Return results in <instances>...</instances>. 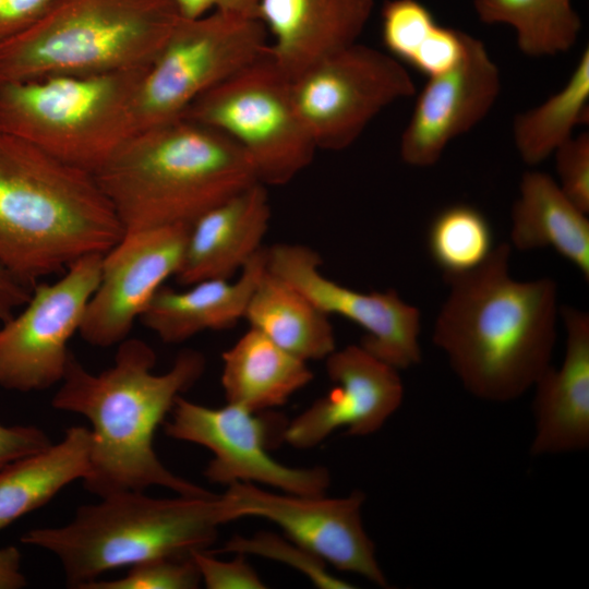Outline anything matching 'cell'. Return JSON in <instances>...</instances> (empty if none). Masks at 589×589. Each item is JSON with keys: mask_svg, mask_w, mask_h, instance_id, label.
Returning a JSON list of instances; mask_svg holds the SVG:
<instances>
[{"mask_svg": "<svg viewBox=\"0 0 589 589\" xmlns=\"http://www.w3.org/2000/svg\"><path fill=\"white\" fill-rule=\"evenodd\" d=\"M465 36L462 31L437 24L409 65L429 77L447 72L462 57Z\"/></svg>", "mask_w": 589, "mask_h": 589, "instance_id": "cell-34", "label": "cell"}, {"mask_svg": "<svg viewBox=\"0 0 589 589\" xmlns=\"http://www.w3.org/2000/svg\"><path fill=\"white\" fill-rule=\"evenodd\" d=\"M148 67L0 81V130L95 175L134 134L135 99Z\"/></svg>", "mask_w": 589, "mask_h": 589, "instance_id": "cell-7", "label": "cell"}, {"mask_svg": "<svg viewBox=\"0 0 589 589\" xmlns=\"http://www.w3.org/2000/svg\"><path fill=\"white\" fill-rule=\"evenodd\" d=\"M50 444L49 436L37 426L0 424V469L17 458L44 449Z\"/></svg>", "mask_w": 589, "mask_h": 589, "instance_id": "cell-36", "label": "cell"}, {"mask_svg": "<svg viewBox=\"0 0 589 589\" xmlns=\"http://www.w3.org/2000/svg\"><path fill=\"white\" fill-rule=\"evenodd\" d=\"M236 518L256 516L278 525L300 546L342 572L386 588L388 581L364 530L361 491L344 497L276 494L253 483L236 482L224 493Z\"/></svg>", "mask_w": 589, "mask_h": 589, "instance_id": "cell-14", "label": "cell"}, {"mask_svg": "<svg viewBox=\"0 0 589 589\" xmlns=\"http://www.w3.org/2000/svg\"><path fill=\"white\" fill-rule=\"evenodd\" d=\"M375 0H261L257 19L273 38L266 51L290 80L358 43Z\"/></svg>", "mask_w": 589, "mask_h": 589, "instance_id": "cell-19", "label": "cell"}, {"mask_svg": "<svg viewBox=\"0 0 589 589\" xmlns=\"http://www.w3.org/2000/svg\"><path fill=\"white\" fill-rule=\"evenodd\" d=\"M91 431L71 426L57 444L0 469V530L49 502L89 470Z\"/></svg>", "mask_w": 589, "mask_h": 589, "instance_id": "cell-24", "label": "cell"}, {"mask_svg": "<svg viewBox=\"0 0 589 589\" xmlns=\"http://www.w3.org/2000/svg\"><path fill=\"white\" fill-rule=\"evenodd\" d=\"M56 0H0V45L36 24Z\"/></svg>", "mask_w": 589, "mask_h": 589, "instance_id": "cell-35", "label": "cell"}, {"mask_svg": "<svg viewBox=\"0 0 589 589\" xmlns=\"http://www.w3.org/2000/svg\"><path fill=\"white\" fill-rule=\"evenodd\" d=\"M228 404L211 408L179 396L166 423L168 436L197 444L213 453L205 477L214 483H262L299 495L325 494L329 471L320 466L293 468L275 460L268 447L284 441L287 423Z\"/></svg>", "mask_w": 589, "mask_h": 589, "instance_id": "cell-12", "label": "cell"}, {"mask_svg": "<svg viewBox=\"0 0 589 589\" xmlns=\"http://www.w3.org/2000/svg\"><path fill=\"white\" fill-rule=\"evenodd\" d=\"M201 582L200 572L189 555L147 560L130 566L121 578H98L81 589H194Z\"/></svg>", "mask_w": 589, "mask_h": 589, "instance_id": "cell-31", "label": "cell"}, {"mask_svg": "<svg viewBox=\"0 0 589 589\" xmlns=\"http://www.w3.org/2000/svg\"><path fill=\"white\" fill-rule=\"evenodd\" d=\"M100 498L80 506L64 526L32 529L21 538L52 553L74 588L108 570L206 550L218 527L237 519L224 494L159 498L122 491Z\"/></svg>", "mask_w": 589, "mask_h": 589, "instance_id": "cell-5", "label": "cell"}, {"mask_svg": "<svg viewBox=\"0 0 589 589\" xmlns=\"http://www.w3.org/2000/svg\"><path fill=\"white\" fill-rule=\"evenodd\" d=\"M103 256L86 254L58 280L36 283L23 310L0 324L2 388L28 393L62 381L72 356L69 341L99 284Z\"/></svg>", "mask_w": 589, "mask_h": 589, "instance_id": "cell-11", "label": "cell"}, {"mask_svg": "<svg viewBox=\"0 0 589 589\" xmlns=\"http://www.w3.org/2000/svg\"><path fill=\"white\" fill-rule=\"evenodd\" d=\"M179 19L173 0H56L0 45V81L148 67Z\"/></svg>", "mask_w": 589, "mask_h": 589, "instance_id": "cell-6", "label": "cell"}, {"mask_svg": "<svg viewBox=\"0 0 589 589\" xmlns=\"http://www.w3.org/2000/svg\"><path fill=\"white\" fill-rule=\"evenodd\" d=\"M182 117L235 142L265 187L293 180L317 149L296 108L291 80L266 49L193 101Z\"/></svg>", "mask_w": 589, "mask_h": 589, "instance_id": "cell-8", "label": "cell"}, {"mask_svg": "<svg viewBox=\"0 0 589 589\" xmlns=\"http://www.w3.org/2000/svg\"><path fill=\"white\" fill-rule=\"evenodd\" d=\"M271 217L267 189L260 182L204 213L190 226L177 283L231 279L263 248Z\"/></svg>", "mask_w": 589, "mask_h": 589, "instance_id": "cell-20", "label": "cell"}, {"mask_svg": "<svg viewBox=\"0 0 589 589\" xmlns=\"http://www.w3.org/2000/svg\"><path fill=\"white\" fill-rule=\"evenodd\" d=\"M266 38L256 17L219 11L180 17L139 87L134 133L182 117L199 97L260 57Z\"/></svg>", "mask_w": 589, "mask_h": 589, "instance_id": "cell-9", "label": "cell"}, {"mask_svg": "<svg viewBox=\"0 0 589 589\" xmlns=\"http://www.w3.org/2000/svg\"><path fill=\"white\" fill-rule=\"evenodd\" d=\"M118 345L113 364L97 374L72 354L51 400L55 409L79 413L92 425L86 490L104 497L158 485L177 495H212L172 473L154 449L155 432L176 399L203 375L204 356L182 350L167 372L156 374V353L147 342L127 337Z\"/></svg>", "mask_w": 589, "mask_h": 589, "instance_id": "cell-2", "label": "cell"}, {"mask_svg": "<svg viewBox=\"0 0 589 589\" xmlns=\"http://www.w3.org/2000/svg\"><path fill=\"white\" fill-rule=\"evenodd\" d=\"M266 269L302 292L322 312L339 315L364 330L360 345L397 370L421 362V313L394 289L361 292L321 272L322 259L301 243L265 247Z\"/></svg>", "mask_w": 589, "mask_h": 589, "instance_id": "cell-13", "label": "cell"}, {"mask_svg": "<svg viewBox=\"0 0 589 589\" xmlns=\"http://www.w3.org/2000/svg\"><path fill=\"white\" fill-rule=\"evenodd\" d=\"M589 49L581 52L568 81L541 105L517 115L513 139L521 160L537 166L588 123Z\"/></svg>", "mask_w": 589, "mask_h": 589, "instance_id": "cell-26", "label": "cell"}, {"mask_svg": "<svg viewBox=\"0 0 589 589\" xmlns=\"http://www.w3.org/2000/svg\"><path fill=\"white\" fill-rule=\"evenodd\" d=\"M265 271L263 247L235 280L206 279L180 291L163 285L139 320L167 344L183 342L205 330L229 329L244 318Z\"/></svg>", "mask_w": 589, "mask_h": 589, "instance_id": "cell-21", "label": "cell"}, {"mask_svg": "<svg viewBox=\"0 0 589 589\" xmlns=\"http://www.w3.org/2000/svg\"><path fill=\"white\" fill-rule=\"evenodd\" d=\"M33 287L0 263V324L28 301Z\"/></svg>", "mask_w": 589, "mask_h": 589, "instance_id": "cell-38", "label": "cell"}, {"mask_svg": "<svg viewBox=\"0 0 589 589\" xmlns=\"http://www.w3.org/2000/svg\"><path fill=\"white\" fill-rule=\"evenodd\" d=\"M472 5L482 23L513 27L518 49L529 57L567 52L582 26L572 0H473Z\"/></svg>", "mask_w": 589, "mask_h": 589, "instance_id": "cell-27", "label": "cell"}, {"mask_svg": "<svg viewBox=\"0 0 589 589\" xmlns=\"http://www.w3.org/2000/svg\"><path fill=\"white\" fill-rule=\"evenodd\" d=\"M510 253L502 242L477 268L445 277L432 333L465 389L491 402L519 398L551 365L561 311L555 280L513 278Z\"/></svg>", "mask_w": 589, "mask_h": 589, "instance_id": "cell-1", "label": "cell"}, {"mask_svg": "<svg viewBox=\"0 0 589 589\" xmlns=\"http://www.w3.org/2000/svg\"><path fill=\"white\" fill-rule=\"evenodd\" d=\"M563 193L582 212H589V134L564 142L554 153Z\"/></svg>", "mask_w": 589, "mask_h": 589, "instance_id": "cell-32", "label": "cell"}, {"mask_svg": "<svg viewBox=\"0 0 589 589\" xmlns=\"http://www.w3.org/2000/svg\"><path fill=\"white\" fill-rule=\"evenodd\" d=\"M191 556L208 589H263L266 585L243 554L232 561H219L207 550H196Z\"/></svg>", "mask_w": 589, "mask_h": 589, "instance_id": "cell-33", "label": "cell"}, {"mask_svg": "<svg viewBox=\"0 0 589 589\" xmlns=\"http://www.w3.org/2000/svg\"><path fill=\"white\" fill-rule=\"evenodd\" d=\"M25 585L26 578L21 570V553L17 548H0V589H20Z\"/></svg>", "mask_w": 589, "mask_h": 589, "instance_id": "cell-39", "label": "cell"}, {"mask_svg": "<svg viewBox=\"0 0 589 589\" xmlns=\"http://www.w3.org/2000/svg\"><path fill=\"white\" fill-rule=\"evenodd\" d=\"M436 26L433 13L419 0H386L381 9L383 45L408 65Z\"/></svg>", "mask_w": 589, "mask_h": 589, "instance_id": "cell-29", "label": "cell"}, {"mask_svg": "<svg viewBox=\"0 0 589 589\" xmlns=\"http://www.w3.org/2000/svg\"><path fill=\"white\" fill-rule=\"evenodd\" d=\"M291 93L317 149L341 151L384 108L414 95L416 86L397 59L356 43L292 79Z\"/></svg>", "mask_w": 589, "mask_h": 589, "instance_id": "cell-10", "label": "cell"}, {"mask_svg": "<svg viewBox=\"0 0 589 589\" xmlns=\"http://www.w3.org/2000/svg\"><path fill=\"white\" fill-rule=\"evenodd\" d=\"M94 176L123 232L191 226L257 182L235 142L185 117L134 133Z\"/></svg>", "mask_w": 589, "mask_h": 589, "instance_id": "cell-4", "label": "cell"}, {"mask_svg": "<svg viewBox=\"0 0 589 589\" xmlns=\"http://www.w3.org/2000/svg\"><path fill=\"white\" fill-rule=\"evenodd\" d=\"M221 387L228 404L252 412L285 405L313 380L308 362L249 329L223 356Z\"/></svg>", "mask_w": 589, "mask_h": 589, "instance_id": "cell-23", "label": "cell"}, {"mask_svg": "<svg viewBox=\"0 0 589 589\" xmlns=\"http://www.w3.org/2000/svg\"><path fill=\"white\" fill-rule=\"evenodd\" d=\"M244 320L250 327L306 362L325 359L336 349L329 316L267 269L251 296Z\"/></svg>", "mask_w": 589, "mask_h": 589, "instance_id": "cell-25", "label": "cell"}, {"mask_svg": "<svg viewBox=\"0 0 589 589\" xmlns=\"http://www.w3.org/2000/svg\"><path fill=\"white\" fill-rule=\"evenodd\" d=\"M189 229L173 225L124 232L104 253L99 284L79 329L86 342L106 348L128 337L157 290L178 272Z\"/></svg>", "mask_w": 589, "mask_h": 589, "instance_id": "cell-15", "label": "cell"}, {"mask_svg": "<svg viewBox=\"0 0 589 589\" xmlns=\"http://www.w3.org/2000/svg\"><path fill=\"white\" fill-rule=\"evenodd\" d=\"M217 552L255 554L278 561L299 570L320 588H353L351 584L329 574L323 560L296 542L287 541L272 532L260 531L251 538L236 536Z\"/></svg>", "mask_w": 589, "mask_h": 589, "instance_id": "cell-30", "label": "cell"}, {"mask_svg": "<svg viewBox=\"0 0 589 589\" xmlns=\"http://www.w3.org/2000/svg\"><path fill=\"white\" fill-rule=\"evenodd\" d=\"M325 368L333 388L286 424L284 442L292 447L312 448L340 428L348 435L373 434L402 402L399 370L361 345L336 348Z\"/></svg>", "mask_w": 589, "mask_h": 589, "instance_id": "cell-16", "label": "cell"}, {"mask_svg": "<svg viewBox=\"0 0 589 589\" xmlns=\"http://www.w3.org/2000/svg\"><path fill=\"white\" fill-rule=\"evenodd\" d=\"M501 92V75L479 38L466 33L459 62L429 77L402 131L399 153L413 167L435 165L446 146L489 113Z\"/></svg>", "mask_w": 589, "mask_h": 589, "instance_id": "cell-17", "label": "cell"}, {"mask_svg": "<svg viewBox=\"0 0 589 589\" xmlns=\"http://www.w3.org/2000/svg\"><path fill=\"white\" fill-rule=\"evenodd\" d=\"M123 233L94 175L0 130V263L34 286Z\"/></svg>", "mask_w": 589, "mask_h": 589, "instance_id": "cell-3", "label": "cell"}, {"mask_svg": "<svg viewBox=\"0 0 589 589\" xmlns=\"http://www.w3.org/2000/svg\"><path fill=\"white\" fill-rule=\"evenodd\" d=\"M560 315L566 332L565 354L558 369L551 364L533 385L532 456L589 447V314L564 305Z\"/></svg>", "mask_w": 589, "mask_h": 589, "instance_id": "cell-18", "label": "cell"}, {"mask_svg": "<svg viewBox=\"0 0 589 589\" xmlns=\"http://www.w3.org/2000/svg\"><path fill=\"white\" fill-rule=\"evenodd\" d=\"M426 245L444 278L477 268L495 247L488 218L468 204L441 209L430 223Z\"/></svg>", "mask_w": 589, "mask_h": 589, "instance_id": "cell-28", "label": "cell"}, {"mask_svg": "<svg viewBox=\"0 0 589 589\" xmlns=\"http://www.w3.org/2000/svg\"><path fill=\"white\" fill-rule=\"evenodd\" d=\"M510 245L519 251L551 248L589 280V220L542 171H526L510 214Z\"/></svg>", "mask_w": 589, "mask_h": 589, "instance_id": "cell-22", "label": "cell"}, {"mask_svg": "<svg viewBox=\"0 0 589 589\" xmlns=\"http://www.w3.org/2000/svg\"><path fill=\"white\" fill-rule=\"evenodd\" d=\"M180 17L197 19L211 11L256 17L261 0H173Z\"/></svg>", "mask_w": 589, "mask_h": 589, "instance_id": "cell-37", "label": "cell"}]
</instances>
